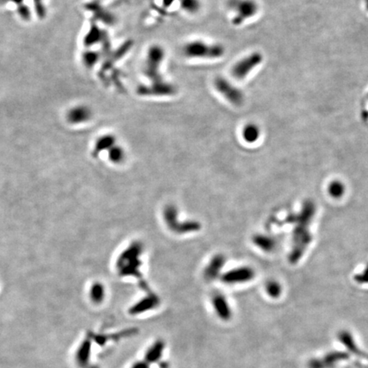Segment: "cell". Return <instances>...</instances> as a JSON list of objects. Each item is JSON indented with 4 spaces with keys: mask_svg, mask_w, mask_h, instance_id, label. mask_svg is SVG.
Here are the masks:
<instances>
[{
    "mask_svg": "<svg viewBox=\"0 0 368 368\" xmlns=\"http://www.w3.org/2000/svg\"><path fill=\"white\" fill-rule=\"evenodd\" d=\"M212 301L218 316L221 320H229L232 316V311L227 298L222 294H216L213 295Z\"/></svg>",
    "mask_w": 368,
    "mask_h": 368,
    "instance_id": "16",
    "label": "cell"
},
{
    "mask_svg": "<svg viewBox=\"0 0 368 368\" xmlns=\"http://www.w3.org/2000/svg\"><path fill=\"white\" fill-rule=\"evenodd\" d=\"M91 344H92V338L90 335H89L81 342L78 350L75 353V362L80 368H90Z\"/></svg>",
    "mask_w": 368,
    "mask_h": 368,
    "instance_id": "13",
    "label": "cell"
},
{
    "mask_svg": "<svg viewBox=\"0 0 368 368\" xmlns=\"http://www.w3.org/2000/svg\"><path fill=\"white\" fill-rule=\"evenodd\" d=\"M265 287H266L265 288H266L267 294L273 298H277L281 296L282 288L279 282L276 281H270L267 282Z\"/></svg>",
    "mask_w": 368,
    "mask_h": 368,
    "instance_id": "28",
    "label": "cell"
},
{
    "mask_svg": "<svg viewBox=\"0 0 368 368\" xmlns=\"http://www.w3.org/2000/svg\"><path fill=\"white\" fill-rule=\"evenodd\" d=\"M165 222L171 230L175 233H187L195 232L201 228V224L195 221H188L184 222H180L178 219V213L177 208L174 206H168L164 211Z\"/></svg>",
    "mask_w": 368,
    "mask_h": 368,
    "instance_id": "6",
    "label": "cell"
},
{
    "mask_svg": "<svg viewBox=\"0 0 368 368\" xmlns=\"http://www.w3.org/2000/svg\"><path fill=\"white\" fill-rule=\"evenodd\" d=\"M100 58L97 51H87L83 54V63L87 68H92L96 65Z\"/></svg>",
    "mask_w": 368,
    "mask_h": 368,
    "instance_id": "29",
    "label": "cell"
},
{
    "mask_svg": "<svg viewBox=\"0 0 368 368\" xmlns=\"http://www.w3.org/2000/svg\"><path fill=\"white\" fill-rule=\"evenodd\" d=\"M23 1H24V0H0V2H4V3H7V2L15 3L17 6L21 5V3H23Z\"/></svg>",
    "mask_w": 368,
    "mask_h": 368,
    "instance_id": "34",
    "label": "cell"
},
{
    "mask_svg": "<svg viewBox=\"0 0 368 368\" xmlns=\"http://www.w3.org/2000/svg\"><path fill=\"white\" fill-rule=\"evenodd\" d=\"M108 159L114 164H120L126 159V152L121 146L115 144L108 150Z\"/></svg>",
    "mask_w": 368,
    "mask_h": 368,
    "instance_id": "24",
    "label": "cell"
},
{
    "mask_svg": "<svg viewBox=\"0 0 368 368\" xmlns=\"http://www.w3.org/2000/svg\"><path fill=\"white\" fill-rule=\"evenodd\" d=\"M252 241H253L256 246H258V248L263 250L264 252H272L273 250L276 248V239H273L272 237L268 236V235L256 234L253 237Z\"/></svg>",
    "mask_w": 368,
    "mask_h": 368,
    "instance_id": "20",
    "label": "cell"
},
{
    "mask_svg": "<svg viewBox=\"0 0 368 368\" xmlns=\"http://www.w3.org/2000/svg\"><path fill=\"white\" fill-rule=\"evenodd\" d=\"M242 138L247 144H254L260 138V129L256 124L249 123L242 129Z\"/></svg>",
    "mask_w": 368,
    "mask_h": 368,
    "instance_id": "21",
    "label": "cell"
},
{
    "mask_svg": "<svg viewBox=\"0 0 368 368\" xmlns=\"http://www.w3.org/2000/svg\"><path fill=\"white\" fill-rule=\"evenodd\" d=\"M214 86L221 96H223L227 102H230L233 106H241L244 102V94L238 87L233 85L230 81L223 77H218L214 80Z\"/></svg>",
    "mask_w": 368,
    "mask_h": 368,
    "instance_id": "8",
    "label": "cell"
},
{
    "mask_svg": "<svg viewBox=\"0 0 368 368\" xmlns=\"http://www.w3.org/2000/svg\"><path fill=\"white\" fill-rule=\"evenodd\" d=\"M92 116V111L86 105H76L66 113L67 121L75 126L90 121Z\"/></svg>",
    "mask_w": 368,
    "mask_h": 368,
    "instance_id": "12",
    "label": "cell"
},
{
    "mask_svg": "<svg viewBox=\"0 0 368 368\" xmlns=\"http://www.w3.org/2000/svg\"><path fill=\"white\" fill-rule=\"evenodd\" d=\"M18 14L23 20H29L31 18V11L28 6L25 5L24 3L18 6Z\"/></svg>",
    "mask_w": 368,
    "mask_h": 368,
    "instance_id": "31",
    "label": "cell"
},
{
    "mask_svg": "<svg viewBox=\"0 0 368 368\" xmlns=\"http://www.w3.org/2000/svg\"><path fill=\"white\" fill-rule=\"evenodd\" d=\"M132 368H149V364L145 361L143 362H138L132 366Z\"/></svg>",
    "mask_w": 368,
    "mask_h": 368,
    "instance_id": "33",
    "label": "cell"
},
{
    "mask_svg": "<svg viewBox=\"0 0 368 368\" xmlns=\"http://www.w3.org/2000/svg\"><path fill=\"white\" fill-rule=\"evenodd\" d=\"M33 3L35 6L37 15H39L40 18H43L45 15V8L43 0H33Z\"/></svg>",
    "mask_w": 368,
    "mask_h": 368,
    "instance_id": "30",
    "label": "cell"
},
{
    "mask_svg": "<svg viewBox=\"0 0 368 368\" xmlns=\"http://www.w3.org/2000/svg\"><path fill=\"white\" fill-rule=\"evenodd\" d=\"M227 5L235 14L232 21L235 26L242 24L258 11V4L255 0H228Z\"/></svg>",
    "mask_w": 368,
    "mask_h": 368,
    "instance_id": "5",
    "label": "cell"
},
{
    "mask_svg": "<svg viewBox=\"0 0 368 368\" xmlns=\"http://www.w3.org/2000/svg\"><path fill=\"white\" fill-rule=\"evenodd\" d=\"M338 339H339V341L341 342L342 344H344L345 347L347 348L348 350H350L351 353L355 354L356 356H359V357H362L363 359L368 360V354L364 352L363 350H361L356 345V342L354 341L350 332H347V331H342L338 334Z\"/></svg>",
    "mask_w": 368,
    "mask_h": 368,
    "instance_id": "17",
    "label": "cell"
},
{
    "mask_svg": "<svg viewBox=\"0 0 368 368\" xmlns=\"http://www.w3.org/2000/svg\"><path fill=\"white\" fill-rule=\"evenodd\" d=\"M88 6H90V9L91 11H93L94 15L97 18L101 19L106 24H113L114 23L115 17L112 13L108 12L107 10H105L102 6H100L98 3H93L88 4Z\"/></svg>",
    "mask_w": 368,
    "mask_h": 368,
    "instance_id": "22",
    "label": "cell"
},
{
    "mask_svg": "<svg viewBox=\"0 0 368 368\" xmlns=\"http://www.w3.org/2000/svg\"><path fill=\"white\" fill-rule=\"evenodd\" d=\"M116 144V138L111 134L103 135L96 140L94 147V155H98L102 151H108Z\"/></svg>",
    "mask_w": 368,
    "mask_h": 368,
    "instance_id": "19",
    "label": "cell"
},
{
    "mask_svg": "<svg viewBox=\"0 0 368 368\" xmlns=\"http://www.w3.org/2000/svg\"><path fill=\"white\" fill-rule=\"evenodd\" d=\"M143 245L140 242L132 243L128 248L126 249L117 262V267L121 276H133L140 278V269L143 262Z\"/></svg>",
    "mask_w": 368,
    "mask_h": 368,
    "instance_id": "2",
    "label": "cell"
},
{
    "mask_svg": "<svg viewBox=\"0 0 368 368\" xmlns=\"http://www.w3.org/2000/svg\"><path fill=\"white\" fill-rule=\"evenodd\" d=\"M176 0H163V4L165 7L171 6V4L175 2Z\"/></svg>",
    "mask_w": 368,
    "mask_h": 368,
    "instance_id": "35",
    "label": "cell"
},
{
    "mask_svg": "<svg viewBox=\"0 0 368 368\" xmlns=\"http://www.w3.org/2000/svg\"><path fill=\"white\" fill-rule=\"evenodd\" d=\"M181 8L189 14L197 13L201 8V0H179Z\"/></svg>",
    "mask_w": 368,
    "mask_h": 368,
    "instance_id": "26",
    "label": "cell"
},
{
    "mask_svg": "<svg viewBox=\"0 0 368 368\" xmlns=\"http://www.w3.org/2000/svg\"><path fill=\"white\" fill-rule=\"evenodd\" d=\"M165 49L161 45H153L147 50L144 67V74L151 82L163 80L160 67L165 59Z\"/></svg>",
    "mask_w": 368,
    "mask_h": 368,
    "instance_id": "4",
    "label": "cell"
},
{
    "mask_svg": "<svg viewBox=\"0 0 368 368\" xmlns=\"http://www.w3.org/2000/svg\"><path fill=\"white\" fill-rule=\"evenodd\" d=\"M314 213V206L311 202H307L304 204L301 215L298 219V225L296 226L294 231V249L292 252L291 261L293 263H296L298 258L302 256L303 251L305 250L306 245H308L311 240V236L308 231V225L311 220L312 216Z\"/></svg>",
    "mask_w": 368,
    "mask_h": 368,
    "instance_id": "1",
    "label": "cell"
},
{
    "mask_svg": "<svg viewBox=\"0 0 368 368\" xmlns=\"http://www.w3.org/2000/svg\"><path fill=\"white\" fill-rule=\"evenodd\" d=\"M224 52V47L220 44H208L202 40H193L183 47V55L192 59H218Z\"/></svg>",
    "mask_w": 368,
    "mask_h": 368,
    "instance_id": "3",
    "label": "cell"
},
{
    "mask_svg": "<svg viewBox=\"0 0 368 368\" xmlns=\"http://www.w3.org/2000/svg\"><path fill=\"white\" fill-rule=\"evenodd\" d=\"M105 288L101 283H95L93 285L90 291V297L94 303H101L105 297Z\"/></svg>",
    "mask_w": 368,
    "mask_h": 368,
    "instance_id": "25",
    "label": "cell"
},
{
    "mask_svg": "<svg viewBox=\"0 0 368 368\" xmlns=\"http://www.w3.org/2000/svg\"><path fill=\"white\" fill-rule=\"evenodd\" d=\"M356 282L361 283V284L368 283V265L362 274H360L358 276H356Z\"/></svg>",
    "mask_w": 368,
    "mask_h": 368,
    "instance_id": "32",
    "label": "cell"
},
{
    "mask_svg": "<svg viewBox=\"0 0 368 368\" xmlns=\"http://www.w3.org/2000/svg\"><path fill=\"white\" fill-rule=\"evenodd\" d=\"M364 1H365L366 9L368 11V0H364Z\"/></svg>",
    "mask_w": 368,
    "mask_h": 368,
    "instance_id": "36",
    "label": "cell"
},
{
    "mask_svg": "<svg viewBox=\"0 0 368 368\" xmlns=\"http://www.w3.org/2000/svg\"><path fill=\"white\" fill-rule=\"evenodd\" d=\"M263 62V56L260 52H252L238 61L231 69V74L236 79L241 80L246 78L257 67Z\"/></svg>",
    "mask_w": 368,
    "mask_h": 368,
    "instance_id": "7",
    "label": "cell"
},
{
    "mask_svg": "<svg viewBox=\"0 0 368 368\" xmlns=\"http://www.w3.org/2000/svg\"><path fill=\"white\" fill-rule=\"evenodd\" d=\"M138 94L143 96H170L177 92L176 87L167 81L150 82L147 85H141L138 88Z\"/></svg>",
    "mask_w": 368,
    "mask_h": 368,
    "instance_id": "9",
    "label": "cell"
},
{
    "mask_svg": "<svg viewBox=\"0 0 368 368\" xmlns=\"http://www.w3.org/2000/svg\"><path fill=\"white\" fill-rule=\"evenodd\" d=\"M350 354L342 351H332L321 358L309 361L308 368H335L339 362L350 359Z\"/></svg>",
    "mask_w": 368,
    "mask_h": 368,
    "instance_id": "11",
    "label": "cell"
},
{
    "mask_svg": "<svg viewBox=\"0 0 368 368\" xmlns=\"http://www.w3.org/2000/svg\"><path fill=\"white\" fill-rule=\"evenodd\" d=\"M225 262H226V259L222 255L218 254L214 256L210 260L207 266L205 269V271H204L206 280L213 281L216 278H218L219 275L221 274V270L223 269Z\"/></svg>",
    "mask_w": 368,
    "mask_h": 368,
    "instance_id": "15",
    "label": "cell"
},
{
    "mask_svg": "<svg viewBox=\"0 0 368 368\" xmlns=\"http://www.w3.org/2000/svg\"><path fill=\"white\" fill-rule=\"evenodd\" d=\"M255 277V271L249 266H240L228 270L221 277V282L227 285L243 284L251 282Z\"/></svg>",
    "mask_w": 368,
    "mask_h": 368,
    "instance_id": "10",
    "label": "cell"
},
{
    "mask_svg": "<svg viewBox=\"0 0 368 368\" xmlns=\"http://www.w3.org/2000/svg\"><path fill=\"white\" fill-rule=\"evenodd\" d=\"M165 350V343L162 340H158L154 344L148 348V350L146 352L144 361L147 362L148 364H152L154 362H157L161 358L163 351Z\"/></svg>",
    "mask_w": 368,
    "mask_h": 368,
    "instance_id": "18",
    "label": "cell"
},
{
    "mask_svg": "<svg viewBox=\"0 0 368 368\" xmlns=\"http://www.w3.org/2000/svg\"><path fill=\"white\" fill-rule=\"evenodd\" d=\"M328 192H329L330 195L332 197L339 199L344 195L345 188H344V185L341 182L334 181V182L330 183L329 187H328Z\"/></svg>",
    "mask_w": 368,
    "mask_h": 368,
    "instance_id": "27",
    "label": "cell"
},
{
    "mask_svg": "<svg viewBox=\"0 0 368 368\" xmlns=\"http://www.w3.org/2000/svg\"><path fill=\"white\" fill-rule=\"evenodd\" d=\"M159 304V298L153 293L147 294V296L142 298L140 301L136 302L132 308H130V314H139L144 312L149 311L153 308H157Z\"/></svg>",
    "mask_w": 368,
    "mask_h": 368,
    "instance_id": "14",
    "label": "cell"
},
{
    "mask_svg": "<svg viewBox=\"0 0 368 368\" xmlns=\"http://www.w3.org/2000/svg\"><path fill=\"white\" fill-rule=\"evenodd\" d=\"M96 368V367H92V368H90H90Z\"/></svg>",
    "mask_w": 368,
    "mask_h": 368,
    "instance_id": "37",
    "label": "cell"
},
{
    "mask_svg": "<svg viewBox=\"0 0 368 368\" xmlns=\"http://www.w3.org/2000/svg\"><path fill=\"white\" fill-rule=\"evenodd\" d=\"M102 33L103 32L100 30L98 27L92 26L90 27V30L87 33L86 37L84 38V45L86 46H91L100 42L102 39H104V35Z\"/></svg>",
    "mask_w": 368,
    "mask_h": 368,
    "instance_id": "23",
    "label": "cell"
}]
</instances>
